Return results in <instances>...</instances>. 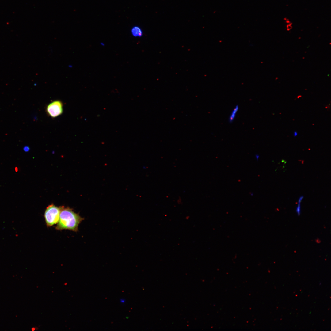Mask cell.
Masks as SVG:
<instances>
[{"mask_svg":"<svg viewBox=\"0 0 331 331\" xmlns=\"http://www.w3.org/2000/svg\"><path fill=\"white\" fill-rule=\"evenodd\" d=\"M84 218L69 207H61L59 219L55 229L57 230H68L74 232L78 230L79 224Z\"/></svg>","mask_w":331,"mask_h":331,"instance_id":"cell-1","label":"cell"},{"mask_svg":"<svg viewBox=\"0 0 331 331\" xmlns=\"http://www.w3.org/2000/svg\"><path fill=\"white\" fill-rule=\"evenodd\" d=\"M61 211V207H58L53 204L47 207L44 217L48 227L52 226L58 223Z\"/></svg>","mask_w":331,"mask_h":331,"instance_id":"cell-2","label":"cell"},{"mask_svg":"<svg viewBox=\"0 0 331 331\" xmlns=\"http://www.w3.org/2000/svg\"><path fill=\"white\" fill-rule=\"evenodd\" d=\"M63 104L59 100H56L50 103L47 107V112L52 118H55L63 112Z\"/></svg>","mask_w":331,"mask_h":331,"instance_id":"cell-3","label":"cell"},{"mask_svg":"<svg viewBox=\"0 0 331 331\" xmlns=\"http://www.w3.org/2000/svg\"><path fill=\"white\" fill-rule=\"evenodd\" d=\"M132 35L135 37H141L143 34L142 29L139 27L135 26L131 30Z\"/></svg>","mask_w":331,"mask_h":331,"instance_id":"cell-4","label":"cell"},{"mask_svg":"<svg viewBox=\"0 0 331 331\" xmlns=\"http://www.w3.org/2000/svg\"><path fill=\"white\" fill-rule=\"evenodd\" d=\"M239 108L238 105H237L233 109L229 117L228 121L229 122L232 123L234 121L238 111Z\"/></svg>","mask_w":331,"mask_h":331,"instance_id":"cell-5","label":"cell"},{"mask_svg":"<svg viewBox=\"0 0 331 331\" xmlns=\"http://www.w3.org/2000/svg\"><path fill=\"white\" fill-rule=\"evenodd\" d=\"M303 198V196H301L299 199L298 204L296 210L297 214L299 215H300V203Z\"/></svg>","mask_w":331,"mask_h":331,"instance_id":"cell-6","label":"cell"},{"mask_svg":"<svg viewBox=\"0 0 331 331\" xmlns=\"http://www.w3.org/2000/svg\"><path fill=\"white\" fill-rule=\"evenodd\" d=\"M291 23H289L287 25V31H289L292 28Z\"/></svg>","mask_w":331,"mask_h":331,"instance_id":"cell-7","label":"cell"},{"mask_svg":"<svg viewBox=\"0 0 331 331\" xmlns=\"http://www.w3.org/2000/svg\"><path fill=\"white\" fill-rule=\"evenodd\" d=\"M120 302L121 304H124L126 302V300L125 299L123 298H120Z\"/></svg>","mask_w":331,"mask_h":331,"instance_id":"cell-8","label":"cell"},{"mask_svg":"<svg viewBox=\"0 0 331 331\" xmlns=\"http://www.w3.org/2000/svg\"><path fill=\"white\" fill-rule=\"evenodd\" d=\"M297 135H298V133H297V131H295L294 132V133H293L294 136L296 137Z\"/></svg>","mask_w":331,"mask_h":331,"instance_id":"cell-9","label":"cell"},{"mask_svg":"<svg viewBox=\"0 0 331 331\" xmlns=\"http://www.w3.org/2000/svg\"><path fill=\"white\" fill-rule=\"evenodd\" d=\"M276 79H276H276H278V78L277 77H276Z\"/></svg>","mask_w":331,"mask_h":331,"instance_id":"cell-10","label":"cell"}]
</instances>
